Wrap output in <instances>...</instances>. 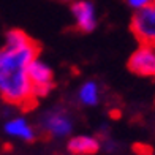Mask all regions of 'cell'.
<instances>
[{"mask_svg": "<svg viewBox=\"0 0 155 155\" xmlns=\"http://www.w3.org/2000/svg\"><path fill=\"white\" fill-rule=\"evenodd\" d=\"M27 73H29V79H30V84H32L35 98L46 97L51 92L52 84H54V76H52L51 67H49L45 60L35 57L30 62Z\"/></svg>", "mask_w": 155, "mask_h": 155, "instance_id": "cell-4", "label": "cell"}, {"mask_svg": "<svg viewBox=\"0 0 155 155\" xmlns=\"http://www.w3.org/2000/svg\"><path fill=\"white\" fill-rule=\"evenodd\" d=\"M127 5L131 6L135 11H139V10H143L146 8V6H150L155 3V0H125Z\"/></svg>", "mask_w": 155, "mask_h": 155, "instance_id": "cell-11", "label": "cell"}, {"mask_svg": "<svg viewBox=\"0 0 155 155\" xmlns=\"http://www.w3.org/2000/svg\"><path fill=\"white\" fill-rule=\"evenodd\" d=\"M35 57L37 46L33 41L21 48H0V97L6 103L24 106L35 100L27 73Z\"/></svg>", "mask_w": 155, "mask_h": 155, "instance_id": "cell-1", "label": "cell"}, {"mask_svg": "<svg viewBox=\"0 0 155 155\" xmlns=\"http://www.w3.org/2000/svg\"><path fill=\"white\" fill-rule=\"evenodd\" d=\"M100 139L90 135H78L68 141V150L73 155H94L100 150Z\"/></svg>", "mask_w": 155, "mask_h": 155, "instance_id": "cell-8", "label": "cell"}, {"mask_svg": "<svg viewBox=\"0 0 155 155\" xmlns=\"http://www.w3.org/2000/svg\"><path fill=\"white\" fill-rule=\"evenodd\" d=\"M100 97H101V89L98 86L97 81H86L82 82L79 89H78V94L76 98L82 106H97L98 101H100Z\"/></svg>", "mask_w": 155, "mask_h": 155, "instance_id": "cell-9", "label": "cell"}, {"mask_svg": "<svg viewBox=\"0 0 155 155\" xmlns=\"http://www.w3.org/2000/svg\"><path fill=\"white\" fill-rule=\"evenodd\" d=\"M3 131L6 136L13 139H19L24 143H30L37 138V131H35L33 125L24 117H11L3 124Z\"/></svg>", "mask_w": 155, "mask_h": 155, "instance_id": "cell-7", "label": "cell"}, {"mask_svg": "<svg viewBox=\"0 0 155 155\" xmlns=\"http://www.w3.org/2000/svg\"><path fill=\"white\" fill-rule=\"evenodd\" d=\"M63 2H73V0H63Z\"/></svg>", "mask_w": 155, "mask_h": 155, "instance_id": "cell-13", "label": "cell"}, {"mask_svg": "<svg viewBox=\"0 0 155 155\" xmlns=\"http://www.w3.org/2000/svg\"><path fill=\"white\" fill-rule=\"evenodd\" d=\"M128 68L139 76H155V48L141 45L131 54Z\"/></svg>", "mask_w": 155, "mask_h": 155, "instance_id": "cell-5", "label": "cell"}, {"mask_svg": "<svg viewBox=\"0 0 155 155\" xmlns=\"http://www.w3.org/2000/svg\"><path fill=\"white\" fill-rule=\"evenodd\" d=\"M29 43H32V40L27 37V33H24L19 29H11L5 35V46L8 48H21Z\"/></svg>", "mask_w": 155, "mask_h": 155, "instance_id": "cell-10", "label": "cell"}, {"mask_svg": "<svg viewBox=\"0 0 155 155\" xmlns=\"http://www.w3.org/2000/svg\"><path fill=\"white\" fill-rule=\"evenodd\" d=\"M103 146H104V150H106V152H116L117 150V143H116V141H112L111 138L104 139Z\"/></svg>", "mask_w": 155, "mask_h": 155, "instance_id": "cell-12", "label": "cell"}, {"mask_svg": "<svg viewBox=\"0 0 155 155\" xmlns=\"http://www.w3.org/2000/svg\"><path fill=\"white\" fill-rule=\"evenodd\" d=\"M38 124L43 133H46L51 138H57V139L67 138L73 131V117L62 106L46 109L41 114Z\"/></svg>", "mask_w": 155, "mask_h": 155, "instance_id": "cell-2", "label": "cell"}, {"mask_svg": "<svg viewBox=\"0 0 155 155\" xmlns=\"http://www.w3.org/2000/svg\"><path fill=\"white\" fill-rule=\"evenodd\" d=\"M71 16L76 27L82 32H92L97 27V8L90 0H76L71 5Z\"/></svg>", "mask_w": 155, "mask_h": 155, "instance_id": "cell-6", "label": "cell"}, {"mask_svg": "<svg viewBox=\"0 0 155 155\" xmlns=\"http://www.w3.org/2000/svg\"><path fill=\"white\" fill-rule=\"evenodd\" d=\"M131 30L141 41V45L155 48V3L133 15Z\"/></svg>", "mask_w": 155, "mask_h": 155, "instance_id": "cell-3", "label": "cell"}]
</instances>
